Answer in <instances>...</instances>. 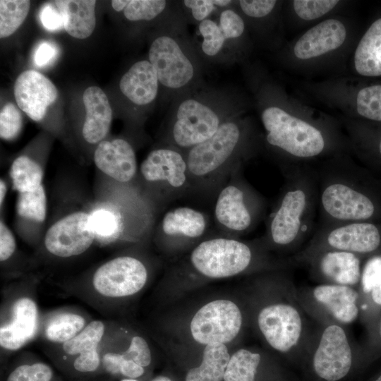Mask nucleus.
Segmentation results:
<instances>
[{
  "label": "nucleus",
  "instance_id": "obj_1",
  "mask_svg": "<svg viewBox=\"0 0 381 381\" xmlns=\"http://www.w3.org/2000/svg\"><path fill=\"white\" fill-rule=\"evenodd\" d=\"M260 119L265 141L282 158L284 171L344 154L347 147L334 128L301 118L276 104L265 106Z\"/></svg>",
  "mask_w": 381,
  "mask_h": 381
},
{
  "label": "nucleus",
  "instance_id": "obj_2",
  "mask_svg": "<svg viewBox=\"0 0 381 381\" xmlns=\"http://www.w3.org/2000/svg\"><path fill=\"white\" fill-rule=\"evenodd\" d=\"M345 154L313 167L318 185V225L373 222L381 217V203L358 169Z\"/></svg>",
  "mask_w": 381,
  "mask_h": 381
},
{
  "label": "nucleus",
  "instance_id": "obj_3",
  "mask_svg": "<svg viewBox=\"0 0 381 381\" xmlns=\"http://www.w3.org/2000/svg\"><path fill=\"white\" fill-rule=\"evenodd\" d=\"M148 279V270L139 258L119 255L59 284L60 289L100 313L110 315L119 303L138 294Z\"/></svg>",
  "mask_w": 381,
  "mask_h": 381
},
{
  "label": "nucleus",
  "instance_id": "obj_4",
  "mask_svg": "<svg viewBox=\"0 0 381 381\" xmlns=\"http://www.w3.org/2000/svg\"><path fill=\"white\" fill-rule=\"evenodd\" d=\"M285 185L270 218L267 238L274 246L294 249L315 231L318 185L312 166L284 171Z\"/></svg>",
  "mask_w": 381,
  "mask_h": 381
},
{
  "label": "nucleus",
  "instance_id": "obj_5",
  "mask_svg": "<svg viewBox=\"0 0 381 381\" xmlns=\"http://www.w3.org/2000/svg\"><path fill=\"white\" fill-rule=\"evenodd\" d=\"M42 275L35 272L11 281L1 291L0 313L1 374L9 358L37 339L42 313L37 290Z\"/></svg>",
  "mask_w": 381,
  "mask_h": 381
},
{
  "label": "nucleus",
  "instance_id": "obj_6",
  "mask_svg": "<svg viewBox=\"0 0 381 381\" xmlns=\"http://www.w3.org/2000/svg\"><path fill=\"white\" fill-rule=\"evenodd\" d=\"M235 111L231 97L225 93L193 88L181 94L172 107V143L178 148L188 150L236 116Z\"/></svg>",
  "mask_w": 381,
  "mask_h": 381
},
{
  "label": "nucleus",
  "instance_id": "obj_7",
  "mask_svg": "<svg viewBox=\"0 0 381 381\" xmlns=\"http://www.w3.org/2000/svg\"><path fill=\"white\" fill-rule=\"evenodd\" d=\"M115 322L93 319L73 339L59 345H44L43 351L69 381L102 375V348Z\"/></svg>",
  "mask_w": 381,
  "mask_h": 381
},
{
  "label": "nucleus",
  "instance_id": "obj_8",
  "mask_svg": "<svg viewBox=\"0 0 381 381\" xmlns=\"http://www.w3.org/2000/svg\"><path fill=\"white\" fill-rule=\"evenodd\" d=\"M148 57L163 87L182 94L193 89L200 74L199 61L184 32L176 23H172L170 32L155 37Z\"/></svg>",
  "mask_w": 381,
  "mask_h": 381
},
{
  "label": "nucleus",
  "instance_id": "obj_9",
  "mask_svg": "<svg viewBox=\"0 0 381 381\" xmlns=\"http://www.w3.org/2000/svg\"><path fill=\"white\" fill-rule=\"evenodd\" d=\"M95 243V235L88 209L69 212L46 229L33 260L43 263L74 259L87 252Z\"/></svg>",
  "mask_w": 381,
  "mask_h": 381
},
{
  "label": "nucleus",
  "instance_id": "obj_10",
  "mask_svg": "<svg viewBox=\"0 0 381 381\" xmlns=\"http://www.w3.org/2000/svg\"><path fill=\"white\" fill-rule=\"evenodd\" d=\"M381 249V226L374 222H350L318 225L306 248L297 260L309 261L326 250H341L358 255L373 254Z\"/></svg>",
  "mask_w": 381,
  "mask_h": 381
},
{
  "label": "nucleus",
  "instance_id": "obj_11",
  "mask_svg": "<svg viewBox=\"0 0 381 381\" xmlns=\"http://www.w3.org/2000/svg\"><path fill=\"white\" fill-rule=\"evenodd\" d=\"M101 358L102 375L115 380H141L152 361L146 339L138 334L128 337L116 321L102 346Z\"/></svg>",
  "mask_w": 381,
  "mask_h": 381
},
{
  "label": "nucleus",
  "instance_id": "obj_12",
  "mask_svg": "<svg viewBox=\"0 0 381 381\" xmlns=\"http://www.w3.org/2000/svg\"><path fill=\"white\" fill-rule=\"evenodd\" d=\"M248 127L236 116L223 123L216 133L188 150V173L198 178L212 174L246 145Z\"/></svg>",
  "mask_w": 381,
  "mask_h": 381
},
{
  "label": "nucleus",
  "instance_id": "obj_13",
  "mask_svg": "<svg viewBox=\"0 0 381 381\" xmlns=\"http://www.w3.org/2000/svg\"><path fill=\"white\" fill-rule=\"evenodd\" d=\"M125 185L103 176L96 199L88 208L95 243L100 246H111L126 237L129 214L125 201Z\"/></svg>",
  "mask_w": 381,
  "mask_h": 381
},
{
  "label": "nucleus",
  "instance_id": "obj_14",
  "mask_svg": "<svg viewBox=\"0 0 381 381\" xmlns=\"http://www.w3.org/2000/svg\"><path fill=\"white\" fill-rule=\"evenodd\" d=\"M253 253L243 242L217 238L202 241L190 255L193 267L202 274L214 279L236 275L250 265Z\"/></svg>",
  "mask_w": 381,
  "mask_h": 381
},
{
  "label": "nucleus",
  "instance_id": "obj_15",
  "mask_svg": "<svg viewBox=\"0 0 381 381\" xmlns=\"http://www.w3.org/2000/svg\"><path fill=\"white\" fill-rule=\"evenodd\" d=\"M241 313L234 302L226 299L211 301L193 316L190 329L193 339L202 344H225L238 334Z\"/></svg>",
  "mask_w": 381,
  "mask_h": 381
},
{
  "label": "nucleus",
  "instance_id": "obj_16",
  "mask_svg": "<svg viewBox=\"0 0 381 381\" xmlns=\"http://www.w3.org/2000/svg\"><path fill=\"white\" fill-rule=\"evenodd\" d=\"M352 361L351 348L344 330L337 325L327 327L313 356L317 375L325 381H338L349 373Z\"/></svg>",
  "mask_w": 381,
  "mask_h": 381
},
{
  "label": "nucleus",
  "instance_id": "obj_17",
  "mask_svg": "<svg viewBox=\"0 0 381 381\" xmlns=\"http://www.w3.org/2000/svg\"><path fill=\"white\" fill-rule=\"evenodd\" d=\"M258 323L268 344L280 352L292 349L298 343L302 332L298 311L285 303L263 308L258 315Z\"/></svg>",
  "mask_w": 381,
  "mask_h": 381
},
{
  "label": "nucleus",
  "instance_id": "obj_18",
  "mask_svg": "<svg viewBox=\"0 0 381 381\" xmlns=\"http://www.w3.org/2000/svg\"><path fill=\"white\" fill-rule=\"evenodd\" d=\"M260 210V202L251 191L236 185H229L218 195L214 214L225 228L244 231L254 225Z\"/></svg>",
  "mask_w": 381,
  "mask_h": 381
},
{
  "label": "nucleus",
  "instance_id": "obj_19",
  "mask_svg": "<svg viewBox=\"0 0 381 381\" xmlns=\"http://www.w3.org/2000/svg\"><path fill=\"white\" fill-rule=\"evenodd\" d=\"M13 92L18 107L37 122L44 119L48 107L58 96L57 89L52 82L33 70L23 71L18 76Z\"/></svg>",
  "mask_w": 381,
  "mask_h": 381
},
{
  "label": "nucleus",
  "instance_id": "obj_20",
  "mask_svg": "<svg viewBox=\"0 0 381 381\" xmlns=\"http://www.w3.org/2000/svg\"><path fill=\"white\" fill-rule=\"evenodd\" d=\"M347 32L344 22L338 18L321 21L296 40L293 55L298 60L310 61L332 53L344 45Z\"/></svg>",
  "mask_w": 381,
  "mask_h": 381
},
{
  "label": "nucleus",
  "instance_id": "obj_21",
  "mask_svg": "<svg viewBox=\"0 0 381 381\" xmlns=\"http://www.w3.org/2000/svg\"><path fill=\"white\" fill-rule=\"evenodd\" d=\"M93 161L102 176L119 183H130L138 174L134 149L123 138L99 143L94 151Z\"/></svg>",
  "mask_w": 381,
  "mask_h": 381
},
{
  "label": "nucleus",
  "instance_id": "obj_22",
  "mask_svg": "<svg viewBox=\"0 0 381 381\" xmlns=\"http://www.w3.org/2000/svg\"><path fill=\"white\" fill-rule=\"evenodd\" d=\"M15 229L22 240L35 249L40 246L47 214L44 185L31 192L18 193L16 202Z\"/></svg>",
  "mask_w": 381,
  "mask_h": 381
},
{
  "label": "nucleus",
  "instance_id": "obj_23",
  "mask_svg": "<svg viewBox=\"0 0 381 381\" xmlns=\"http://www.w3.org/2000/svg\"><path fill=\"white\" fill-rule=\"evenodd\" d=\"M92 320L86 310L75 306L42 313L37 339L47 346L61 344L77 336Z\"/></svg>",
  "mask_w": 381,
  "mask_h": 381
},
{
  "label": "nucleus",
  "instance_id": "obj_24",
  "mask_svg": "<svg viewBox=\"0 0 381 381\" xmlns=\"http://www.w3.org/2000/svg\"><path fill=\"white\" fill-rule=\"evenodd\" d=\"M188 173L186 157L173 147L152 150L140 166V174L145 181L167 184L176 189L184 186Z\"/></svg>",
  "mask_w": 381,
  "mask_h": 381
},
{
  "label": "nucleus",
  "instance_id": "obj_25",
  "mask_svg": "<svg viewBox=\"0 0 381 381\" xmlns=\"http://www.w3.org/2000/svg\"><path fill=\"white\" fill-rule=\"evenodd\" d=\"M308 262L322 277L339 285L352 286L361 282L359 255L346 251L326 250L314 255Z\"/></svg>",
  "mask_w": 381,
  "mask_h": 381
},
{
  "label": "nucleus",
  "instance_id": "obj_26",
  "mask_svg": "<svg viewBox=\"0 0 381 381\" xmlns=\"http://www.w3.org/2000/svg\"><path fill=\"white\" fill-rule=\"evenodd\" d=\"M85 119L81 128L83 138L89 144H98L108 134L112 110L107 95L99 87L90 86L83 95Z\"/></svg>",
  "mask_w": 381,
  "mask_h": 381
},
{
  "label": "nucleus",
  "instance_id": "obj_27",
  "mask_svg": "<svg viewBox=\"0 0 381 381\" xmlns=\"http://www.w3.org/2000/svg\"><path fill=\"white\" fill-rule=\"evenodd\" d=\"M159 84L157 73L149 60H140L133 64L123 74L119 87L132 103L143 106L156 99Z\"/></svg>",
  "mask_w": 381,
  "mask_h": 381
},
{
  "label": "nucleus",
  "instance_id": "obj_28",
  "mask_svg": "<svg viewBox=\"0 0 381 381\" xmlns=\"http://www.w3.org/2000/svg\"><path fill=\"white\" fill-rule=\"evenodd\" d=\"M315 300L339 322L349 324L358 316V293L349 286L322 284L313 289Z\"/></svg>",
  "mask_w": 381,
  "mask_h": 381
},
{
  "label": "nucleus",
  "instance_id": "obj_29",
  "mask_svg": "<svg viewBox=\"0 0 381 381\" xmlns=\"http://www.w3.org/2000/svg\"><path fill=\"white\" fill-rule=\"evenodd\" d=\"M61 14L66 32L77 39H85L96 25L94 0H59L54 1Z\"/></svg>",
  "mask_w": 381,
  "mask_h": 381
},
{
  "label": "nucleus",
  "instance_id": "obj_30",
  "mask_svg": "<svg viewBox=\"0 0 381 381\" xmlns=\"http://www.w3.org/2000/svg\"><path fill=\"white\" fill-rule=\"evenodd\" d=\"M356 72L362 76H381V18L367 29L353 54Z\"/></svg>",
  "mask_w": 381,
  "mask_h": 381
},
{
  "label": "nucleus",
  "instance_id": "obj_31",
  "mask_svg": "<svg viewBox=\"0 0 381 381\" xmlns=\"http://www.w3.org/2000/svg\"><path fill=\"white\" fill-rule=\"evenodd\" d=\"M0 264L1 277L8 282L22 278L37 267L32 258L23 257L13 231L0 219Z\"/></svg>",
  "mask_w": 381,
  "mask_h": 381
},
{
  "label": "nucleus",
  "instance_id": "obj_32",
  "mask_svg": "<svg viewBox=\"0 0 381 381\" xmlns=\"http://www.w3.org/2000/svg\"><path fill=\"white\" fill-rule=\"evenodd\" d=\"M1 376L4 381H64L52 365L30 351L17 355Z\"/></svg>",
  "mask_w": 381,
  "mask_h": 381
},
{
  "label": "nucleus",
  "instance_id": "obj_33",
  "mask_svg": "<svg viewBox=\"0 0 381 381\" xmlns=\"http://www.w3.org/2000/svg\"><path fill=\"white\" fill-rule=\"evenodd\" d=\"M207 222L200 212L188 207H179L167 212L162 221V230L166 235L188 238L201 236Z\"/></svg>",
  "mask_w": 381,
  "mask_h": 381
},
{
  "label": "nucleus",
  "instance_id": "obj_34",
  "mask_svg": "<svg viewBox=\"0 0 381 381\" xmlns=\"http://www.w3.org/2000/svg\"><path fill=\"white\" fill-rule=\"evenodd\" d=\"M230 357L225 344L206 345L200 365L188 370L185 381H222Z\"/></svg>",
  "mask_w": 381,
  "mask_h": 381
},
{
  "label": "nucleus",
  "instance_id": "obj_35",
  "mask_svg": "<svg viewBox=\"0 0 381 381\" xmlns=\"http://www.w3.org/2000/svg\"><path fill=\"white\" fill-rule=\"evenodd\" d=\"M260 361L259 353L246 349H239L231 357L227 364L224 381H255Z\"/></svg>",
  "mask_w": 381,
  "mask_h": 381
},
{
  "label": "nucleus",
  "instance_id": "obj_36",
  "mask_svg": "<svg viewBox=\"0 0 381 381\" xmlns=\"http://www.w3.org/2000/svg\"><path fill=\"white\" fill-rule=\"evenodd\" d=\"M30 7L28 0L0 1V37L13 34L25 20Z\"/></svg>",
  "mask_w": 381,
  "mask_h": 381
},
{
  "label": "nucleus",
  "instance_id": "obj_37",
  "mask_svg": "<svg viewBox=\"0 0 381 381\" xmlns=\"http://www.w3.org/2000/svg\"><path fill=\"white\" fill-rule=\"evenodd\" d=\"M198 31L202 37V53L208 59L217 58L226 46L229 45L219 24L210 18L198 23Z\"/></svg>",
  "mask_w": 381,
  "mask_h": 381
},
{
  "label": "nucleus",
  "instance_id": "obj_38",
  "mask_svg": "<svg viewBox=\"0 0 381 381\" xmlns=\"http://www.w3.org/2000/svg\"><path fill=\"white\" fill-rule=\"evenodd\" d=\"M363 292L375 308H381V255H375L365 263L361 273Z\"/></svg>",
  "mask_w": 381,
  "mask_h": 381
},
{
  "label": "nucleus",
  "instance_id": "obj_39",
  "mask_svg": "<svg viewBox=\"0 0 381 381\" xmlns=\"http://www.w3.org/2000/svg\"><path fill=\"white\" fill-rule=\"evenodd\" d=\"M356 109L361 117L381 122V85L361 88L356 97Z\"/></svg>",
  "mask_w": 381,
  "mask_h": 381
},
{
  "label": "nucleus",
  "instance_id": "obj_40",
  "mask_svg": "<svg viewBox=\"0 0 381 381\" xmlns=\"http://www.w3.org/2000/svg\"><path fill=\"white\" fill-rule=\"evenodd\" d=\"M167 3L163 0H128L123 10V15L127 20L133 22L150 20L166 9Z\"/></svg>",
  "mask_w": 381,
  "mask_h": 381
},
{
  "label": "nucleus",
  "instance_id": "obj_41",
  "mask_svg": "<svg viewBox=\"0 0 381 381\" xmlns=\"http://www.w3.org/2000/svg\"><path fill=\"white\" fill-rule=\"evenodd\" d=\"M337 0H294L293 9L304 20H317L331 12L338 4Z\"/></svg>",
  "mask_w": 381,
  "mask_h": 381
},
{
  "label": "nucleus",
  "instance_id": "obj_42",
  "mask_svg": "<svg viewBox=\"0 0 381 381\" xmlns=\"http://www.w3.org/2000/svg\"><path fill=\"white\" fill-rule=\"evenodd\" d=\"M23 128V116L11 102L5 104L0 111V137L10 141L16 139Z\"/></svg>",
  "mask_w": 381,
  "mask_h": 381
},
{
  "label": "nucleus",
  "instance_id": "obj_43",
  "mask_svg": "<svg viewBox=\"0 0 381 381\" xmlns=\"http://www.w3.org/2000/svg\"><path fill=\"white\" fill-rule=\"evenodd\" d=\"M218 24L229 44V42H235L241 39L246 32L243 18L229 7L221 11Z\"/></svg>",
  "mask_w": 381,
  "mask_h": 381
},
{
  "label": "nucleus",
  "instance_id": "obj_44",
  "mask_svg": "<svg viewBox=\"0 0 381 381\" xmlns=\"http://www.w3.org/2000/svg\"><path fill=\"white\" fill-rule=\"evenodd\" d=\"M233 2L229 0H185L182 4L193 20L200 23L208 19L217 9L229 8Z\"/></svg>",
  "mask_w": 381,
  "mask_h": 381
},
{
  "label": "nucleus",
  "instance_id": "obj_45",
  "mask_svg": "<svg viewBox=\"0 0 381 381\" xmlns=\"http://www.w3.org/2000/svg\"><path fill=\"white\" fill-rule=\"evenodd\" d=\"M241 11L252 18H262L270 15L278 1L274 0H241L238 1Z\"/></svg>",
  "mask_w": 381,
  "mask_h": 381
},
{
  "label": "nucleus",
  "instance_id": "obj_46",
  "mask_svg": "<svg viewBox=\"0 0 381 381\" xmlns=\"http://www.w3.org/2000/svg\"><path fill=\"white\" fill-rule=\"evenodd\" d=\"M39 18L42 26L49 32H56L64 28L61 14L51 3L43 4L40 11Z\"/></svg>",
  "mask_w": 381,
  "mask_h": 381
},
{
  "label": "nucleus",
  "instance_id": "obj_47",
  "mask_svg": "<svg viewBox=\"0 0 381 381\" xmlns=\"http://www.w3.org/2000/svg\"><path fill=\"white\" fill-rule=\"evenodd\" d=\"M59 49L57 45L49 41L41 42L37 46L33 61L36 66L43 68L52 64L57 58Z\"/></svg>",
  "mask_w": 381,
  "mask_h": 381
},
{
  "label": "nucleus",
  "instance_id": "obj_48",
  "mask_svg": "<svg viewBox=\"0 0 381 381\" xmlns=\"http://www.w3.org/2000/svg\"><path fill=\"white\" fill-rule=\"evenodd\" d=\"M374 342L377 350H381V313L376 320L375 325Z\"/></svg>",
  "mask_w": 381,
  "mask_h": 381
},
{
  "label": "nucleus",
  "instance_id": "obj_49",
  "mask_svg": "<svg viewBox=\"0 0 381 381\" xmlns=\"http://www.w3.org/2000/svg\"><path fill=\"white\" fill-rule=\"evenodd\" d=\"M8 182L3 178L0 179V210L1 213L2 212V208L4 205V202L6 197L8 190Z\"/></svg>",
  "mask_w": 381,
  "mask_h": 381
},
{
  "label": "nucleus",
  "instance_id": "obj_50",
  "mask_svg": "<svg viewBox=\"0 0 381 381\" xmlns=\"http://www.w3.org/2000/svg\"><path fill=\"white\" fill-rule=\"evenodd\" d=\"M128 1V0H113L111 1V4L116 11H121L126 6Z\"/></svg>",
  "mask_w": 381,
  "mask_h": 381
},
{
  "label": "nucleus",
  "instance_id": "obj_51",
  "mask_svg": "<svg viewBox=\"0 0 381 381\" xmlns=\"http://www.w3.org/2000/svg\"><path fill=\"white\" fill-rule=\"evenodd\" d=\"M375 153L377 158H379V159L381 161V133L379 136L375 137Z\"/></svg>",
  "mask_w": 381,
  "mask_h": 381
},
{
  "label": "nucleus",
  "instance_id": "obj_52",
  "mask_svg": "<svg viewBox=\"0 0 381 381\" xmlns=\"http://www.w3.org/2000/svg\"><path fill=\"white\" fill-rule=\"evenodd\" d=\"M81 381H116V380L109 376L102 375Z\"/></svg>",
  "mask_w": 381,
  "mask_h": 381
},
{
  "label": "nucleus",
  "instance_id": "obj_53",
  "mask_svg": "<svg viewBox=\"0 0 381 381\" xmlns=\"http://www.w3.org/2000/svg\"><path fill=\"white\" fill-rule=\"evenodd\" d=\"M149 381H172V380L167 376L158 375L150 379Z\"/></svg>",
  "mask_w": 381,
  "mask_h": 381
},
{
  "label": "nucleus",
  "instance_id": "obj_54",
  "mask_svg": "<svg viewBox=\"0 0 381 381\" xmlns=\"http://www.w3.org/2000/svg\"><path fill=\"white\" fill-rule=\"evenodd\" d=\"M116 381H141V380H136V379L124 378V379H121V380H116Z\"/></svg>",
  "mask_w": 381,
  "mask_h": 381
},
{
  "label": "nucleus",
  "instance_id": "obj_55",
  "mask_svg": "<svg viewBox=\"0 0 381 381\" xmlns=\"http://www.w3.org/2000/svg\"><path fill=\"white\" fill-rule=\"evenodd\" d=\"M373 381H381V373L379 375V376L375 378Z\"/></svg>",
  "mask_w": 381,
  "mask_h": 381
}]
</instances>
